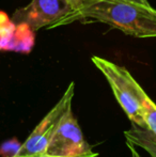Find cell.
Segmentation results:
<instances>
[{
  "instance_id": "5b68a950",
  "label": "cell",
  "mask_w": 156,
  "mask_h": 157,
  "mask_svg": "<svg viewBox=\"0 0 156 157\" xmlns=\"http://www.w3.org/2000/svg\"><path fill=\"white\" fill-rule=\"evenodd\" d=\"M92 152V147L83 139L81 128L72 108L67 110L50 139L44 154L56 157H71Z\"/></svg>"
},
{
  "instance_id": "9c48e42d",
  "label": "cell",
  "mask_w": 156,
  "mask_h": 157,
  "mask_svg": "<svg viewBox=\"0 0 156 157\" xmlns=\"http://www.w3.org/2000/svg\"><path fill=\"white\" fill-rule=\"evenodd\" d=\"M23 143L18 142L16 138L4 141L0 144V156L1 157H15L21 150Z\"/></svg>"
},
{
  "instance_id": "8992f818",
  "label": "cell",
  "mask_w": 156,
  "mask_h": 157,
  "mask_svg": "<svg viewBox=\"0 0 156 157\" xmlns=\"http://www.w3.org/2000/svg\"><path fill=\"white\" fill-rule=\"evenodd\" d=\"M34 46V32L26 25H16L6 12L0 11V50L31 52Z\"/></svg>"
},
{
  "instance_id": "6da1fadb",
  "label": "cell",
  "mask_w": 156,
  "mask_h": 157,
  "mask_svg": "<svg viewBox=\"0 0 156 157\" xmlns=\"http://www.w3.org/2000/svg\"><path fill=\"white\" fill-rule=\"evenodd\" d=\"M78 21L102 23L140 39L156 37V10L153 6L146 8L116 0H91L85 8L61 21L57 27Z\"/></svg>"
},
{
  "instance_id": "7a4b0ae2",
  "label": "cell",
  "mask_w": 156,
  "mask_h": 157,
  "mask_svg": "<svg viewBox=\"0 0 156 157\" xmlns=\"http://www.w3.org/2000/svg\"><path fill=\"white\" fill-rule=\"evenodd\" d=\"M91 61L106 78L128 120L133 124L146 128L143 121L142 105L148 94L131 76L129 71L98 56H92Z\"/></svg>"
},
{
  "instance_id": "30bf717a",
  "label": "cell",
  "mask_w": 156,
  "mask_h": 157,
  "mask_svg": "<svg viewBox=\"0 0 156 157\" xmlns=\"http://www.w3.org/2000/svg\"><path fill=\"white\" fill-rule=\"evenodd\" d=\"M65 1L73 8V10L75 11V12H77L80 9L85 8L91 0H65Z\"/></svg>"
},
{
  "instance_id": "8fae6325",
  "label": "cell",
  "mask_w": 156,
  "mask_h": 157,
  "mask_svg": "<svg viewBox=\"0 0 156 157\" xmlns=\"http://www.w3.org/2000/svg\"><path fill=\"white\" fill-rule=\"evenodd\" d=\"M119 2H126V3H131L136 4V6H146V8H150L152 6L150 4V2L148 0H116Z\"/></svg>"
},
{
  "instance_id": "52a82bcc",
  "label": "cell",
  "mask_w": 156,
  "mask_h": 157,
  "mask_svg": "<svg viewBox=\"0 0 156 157\" xmlns=\"http://www.w3.org/2000/svg\"><path fill=\"white\" fill-rule=\"evenodd\" d=\"M124 136L127 143L146 150L151 157H156V136L148 128L140 127L131 123L129 129L124 132Z\"/></svg>"
},
{
  "instance_id": "3957f363",
  "label": "cell",
  "mask_w": 156,
  "mask_h": 157,
  "mask_svg": "<svg viewBox=\"0 0 156 157\" xmlns=\"http://www.w3.org/2000/svg\"><path fill=\"white\" fill-rule=\"evenodd\" d=\"M74 92H75V83L71 82L58 103L48 111V113L42 119L41 122L36 126L29 137L21 144V150L15 157L36 155L45 152L62 118L67 112V110L72 108Z\"/></svg>"
},
{
  "instance_id": "277c9868",
  "label": "cell",
  "mask_w": 156,
  "mask_h": 157,
  "mask_svg": "<svg viewBox=\"0 0 156 157\" xmlns=\"http://www.w3.org/2000/svg\"><path fill=\"white\" fill-rule=\"evenodd\" d=\"M75 13L65 0H31L27 6L19 8L12 14L16 25H26L33 32L42 28L51 29Z\"/></svg>"
},
{
  "instance_id": "4fadbf2b",
  "label": "cell",
  "mask_w": 156,
  "mask_h": 157,
  "mask_svg": "<svg viewBox=\"0 0 156 157\" xmlns=\"http://www.w3.org/2000/svg\"><path fill=\"white\" fill-rule=\"evenodd\" d=\"M127 145H128V149L131 150V157H141L139 154H138V152L134 149V145L129 144V143H127Z\"/></svg>"
},
{
  "instance_id": "ba28073f",
  "label": "cell",
  "mask_w": 156,
  "mask_h": 157,
  "mask_svg": "<svg viewBox=\"0 0 156 157\" xmlns=\"http://www.w3.org/2000/svg\"><path fill=\"white\" fill-rule=\"evenodd\" d=\"M142 111H143V121L146 127L156 136V104L146 95L142 105Z\"/></svg>"
},
{
  "instance_id": "7c38bea8",
  "label": "cell",
  "mask_w": 156,
  "mask_h": 157,
  "mask_svg": "<svg viewBox=\"0 0 156 157\" xmlns=\"http://www.w3.org/2000/svg\"><path fill=\"white\" fill-rule=\"evenodd\" d=\"M25 157H56V156H49L46 154H36V155H30V156H25ZM71 157H98V153H94V152H90V153L81 154V155L77 156H71Z\"/></svg>"
}]
</instances>
